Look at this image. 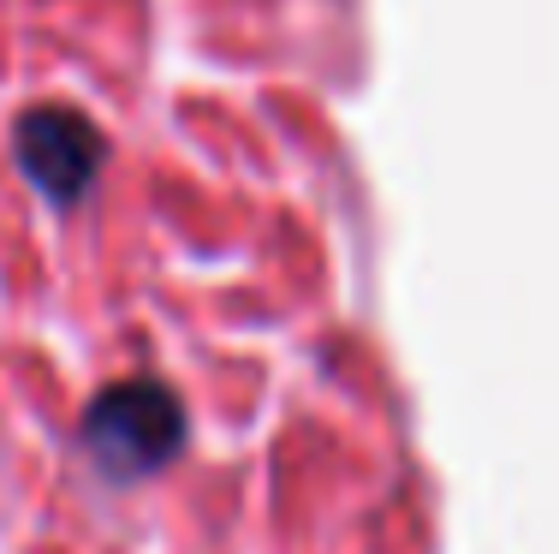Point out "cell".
Returning a JSON list of instances; mask_svg holds the SVG:
<instances>
[{
    "mask_svg": "<svg viewBox=\"0 0 559 554\" xmlns=\"http://www.w3.org/2000/svg\"><path fill=\"white\" fill-rule=\"evenodd\" d=\"M84 459L102 483H143L167 471L185 447V405L167 381L155 376H126L90 400L78 424Z\"/></svg>",
    "mask_w": 559,
    "mask_h": 554,
    "instance_id": "6da1fadb",
    "label": "cell"
},
{
    "mask_svg": "<svg viewBox=\"0 0 559 554\" xmlns=\"http://www.w3.org/2000/svg\"><path fill=\"white\" fill-rule=\"evenodd\" d=\"M12 162H19V174L55 209H72V203H84L90 185L102 179L108 138H102V126L90 120V114L43 102V108H24L19 126H12Z\"/></svg>",
    "mask_w": 559,
    "mask_h": 554,
    "instance_id": "7a4b0ae2",
    "label": "cell"
}]
</instances>
